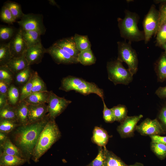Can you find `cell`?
<instances>
[{"mask_svg":"<svg viewBox=\"0 0 166 166\" xmlns=\"http://www.w3.org/2000/svg\"><path fill=\"white\" fill-rule=\"evenodd\" d=\"M10 10L16 20L21 18L24 15L21 6L18 3L11 1H7L4 4Z\"/></svg>","mask_w":166,"mask_h":166,"instance_id":"obj_33","label":"cell"},{"mask_svg":"<svg viewBox=\"0 0 166 166\" xmlns=\"http://www.w3.org/2000/svg\"><path fill=\"white\" fill-rule=\"evenodd\" d=\"M155 93L160 99L166 98V86L164 87H159L156 90Z\"/></svg>","mask_w":166,"mask_h":166,"instance_id":"obj_47","label":"cell"},{"mask_svg":"<svg viewBox=\"0 0 166 166\" xmlns=\"http://www.w3.org/2000/svg\"><path fill=\"white\" fill-rule=\"evenodd\" d=\"M129 166H144V165L141 163L136 162L132 165H129Z\"/></svg>","mask_w":166,"mask_h":166,"instance_id":"obj_51","label":"cell"},{"mask_svg":"<svg viewBox=\"0 0 166 166\" xmlns=\"http://www.w3.org/2000/svg\"><path fill=\"white\" fill-rule=\"evenodd\" d=\"M1 119L13 120L17 121L14 106L8 104L0 109V119Z\"/></svg>","mask_w":166,"mask_h":166,"instance_id":"obj_32","label":"cell"},{"mask_svg":"<svg viewBox=\"0 0 166 166\" xmlns=\"http://www.w3.org/2000/svg\"><path fill=\"white\" fill-rule=\"evenodd\" d=\"M160 24L159 11L156 9L155 6L152 4L143 22L145 44L148 43L153 36H156Z\"/></svg>","mask_w":166,"mask_h":166,"instance_id":"obj_7","label":"cell"},{"mask_svg":"<svg viewBox=\"0 0 166 166\" xmlns=\"http://www.w3.org/2000/svg\"><path fill=\"white\" fill-rule=\"evenodd\" d=\"M73 37L77 49L80 52L91 49V44L87 35L75 34Z\"/></svg>","mask_w":166,"mask_h":166,"instance_id":"obj_27","label":"cell"},{"mask_svg":"<svg viewBox=\"0 0 166 166\" xmlns=\"http://www.w3.org/2000/svg\"><path fill=\"white\" fill-rule=\"evenodd\" d=\"M14 74L24 70L30 66L25 57V53L22 56L12 58L6 65Z\"/></svg>","mask_w":166,"mask_h":166,"instance_id":"obj_17","label":"cell"},{"mask_svg":"<svg viewBox=\"0 0 166 166\" xmlns=\"http://www.w3.org/2000/svg\"><path fill=\"white\" fill-rule=\"evenodd\" d=\"M22 30L23 37L28 47L41 43V34L34 30Z\"/></svg>","mask_w":166,"mask_h":166,"instance_id":"obj_23","label":"cell"},{"mask_svg":"<svg viewBox=\"0 0 166 166\" xmlns=\"http://www.w3.org/2000/svg\"><path fill=\"white\" fill-rule=\"evenodd\" d=\"M47 91L48 90L45 83L38 75V73L36 71L34 72L32 93Z\"/></svg>","mask_w":166,"mask_h":166,"instance_id":"obj_35","label":"cell"},{"mask_svg":"<svg viewBox=\"0 0 166 166\" xmlns=\"http://www.w3.org/2000/svg\"><path fill=\"white\" fill-rule=\"evenodd\" d=\"M9 87L4 82L0 81V93L7 95Z\"/></svg>","mask_w":166,"mask_h":166,"instance_id":"obj_49","label":"cell"},{"mask_svg":"<svg viewBox=\"0 0 166 166\" xmlns=\"http://www.w3.org/2000/svg\"><path fill=\"white\" fill-rule=\"evenodd\" d=\"M14 75L6 65L0 66V81L10 86L13 80Z\"/></svg>","mask_w":166,"mask_h":166,"instance_id":"obj_38","label":"cell"},{"mask_svg":"<svg viewBox=\"0 0 166 166\" xmlns=\"http://www.w3.org/2000/svg\"><path fill=\"white\" fill-rule=\"evenodd\" d=\"M14 29L11 27L2 26L0 28V39L2 41L8 40L14 37Z\"/></svg>","mask_w":166,"mask_h":166,"instance_id":"obj_42","label":"cell"},{"mask_svg":"<svg viewBox=\"0 0 166 166\" xmlns=\"http://www.w3.org/2000/svg\"><path fill=\"white\" fill-rule=\"evenodd\" d=\"M158 117L163 126H164L166 129V104L162 108Z\"/></svg>","mask_w":166,"mask_h":166,"instance_id":"obj_45","label":"cell"},{"mask_svg":"<svg viewBox=\"0 0 166 166\" xmlns=\"http://www.w3.org/2000/svg\"><path fill=\"white\" fill-rule=\"evenodd\" d=\"M79 63L85 65H90L95 64L96 59L91 49L80 52L77 57Z\"/></svg>","mask_w":166,"mask_h":166,"instance_id":"obj_25","label":"cell"},{"mask_svg":"<svg viewBox=\"0 0 166 166\" xmlns=\"http://www.w3.org/2000/svg\"><path fill=\"white\" fill-rule=\"evenodd\" d=\"M159 12L160 14V25L166 22V1L162 2L160 6Z\"/></svg>","mask_w":166,"mask_h":166,"instance_id":"obj_44","label":"cell"},{"mask_svg":"<svg viewBox=\"0 0 166 166\" xmlns=\"http://www.w3.org/2000/svg\"><path fill=\"white\" fill-rule=\"evenodd\" d=\"M48 114L38 122L17 127L13 133V140L27 161L29 162L40 135L49 119Z\"/></svg>","mask_w":166,"mask_h":166,"instance_id":"obj_1","label":"cell"},{"mask_svg":"<svg viewBox=\"0 0 166 166\" xmlns=\"http://www.w3.org/2000/svg\"><path fill=\"white\" fill-rule=\"evenodd\" d=\"M136 130L142 135L149 136L165 132L163 126L156 119L146 118L140 124L137 125Z\"/></svg>","mask_w":166,"mask_h":166,"instance_id":"obj_10","label":"cell"},{"mask_svg":"<svg viewBox=\"0 0 166 166\" xmlns=\"http://www.w3.org/2000/svg\"><path fill=\"white\" fill-rule=\"evenodd\" d=\"M14 106L17 121L20 126L28 124V104L24 100Z\"/></svg>","mask_w":166,"mask_h":166,"instance_id":"obj_18","label":"cell"},{"mask_svg":"<svg viewBox=\"0 0 166 166\" xmlns=\"http://www.w3.org/2000/svg\"><path fill=\"white\" fill-rule=\"evenodd\" d=\"M111 109L113 113L115 121L121 122L127 116L128 110L124 105H118Z\"/></svg>","mask_w":166,"mask_h":166,"instance_id":"obj_34","label":"cell"},{"mask_svg":"<svg viewBox=\"0 0 166 166\" xmlns=\"http://www.w3.org/2000/svg\"><path fill=\"white\" fill-rule=\"evenodd\" d=\"M28 124L34 123L43 119L48 113L46 104L38 105L28 104Z\"/></svg>","mask_w":166,"mask_h":166,"instance_id":"obj_14","label":"cell"},{"mask_svg":"<svg viewBox=\"0 0 166 166\" xmlns=\"http://www.w3.org/2000/svg\"><path fill=\"white\" fill-rule=\"evenodd\" d=\"M49 1L50 4H52L53 5H56V3L53 0H50Z\"/></svg>","mask_w":166,"mask_h":166,"instance_id":"obj_53","label":"cell"},{"mask_svg":"<svg viewBox=\"0 0 166 166\" xmlns=\"http://www.w3.org/2000/svg\"><path fill=\"white\" fill-rule=\"evenodd\" d=\"M59 89L65 92L74 90L83 95L94 93L104 101L103 90L95 83L87 81L83 79L72 76L62 78Z\"/></svg>","mask_w":166,"mask_h":166,"instance_id":"obj_4","label":"cell"},{"mask_svg":"<svg viewBox=\"0 0 166 166\" xmlns=\"http://www.w3.org/2000/svg\"><path fill=\"white\" fill-rule=\"evenodd\" d=\"M104 105L103 111V118L107 123H112L115 121L113 113L111 109H109L106 106L104 101H102Z\"/></svg>","mask_w":166,"mask_h":166,"instance_id":"obj_43","label":"cell"},{"mask_svg":"<svg viewBox=\"0 0 166 166\" xmlns=\"http://www.w3.org/2000/svg\"><path fill=\"white\" fill-rule=\"evenodd\" d=\"M9 42L12 58L22 56L28 48L23 37L22 30L20 28Z\"/></svg>","mask_w":166,"mask_h":166,"instance_id":"obj_13","label":"cell"},{"mask_svg":"<svg viewBox=\"0 0 166 166\" xmlns=\"http://www.w3.org/2000/svg\"><path fill=\"white\" fill-rule=\"evenodd\" d=\"M8 104L7 95L0 93V109Z\"/></svg>","mask_w":166,"mask_h":166,"instance_id":"obj_48","label":"cell"},{"mask_svg":"<svg viewBox=\"0 0 166 166\" xmlns=\"http://www.w3.org/2000/svg\"><path fill=\"white\" fill-rule=\"evenodd\" d=\"M55 120L50 118L40 135L31 158L35 162L38 161L61 136Z\"/></svg>","mask_w":166,"mask_h":166,"instance_id":"obj_2","label":"cell"},{"mask_svg":"<svg viewBox=\"0 0 166 166\" xmlns=\"http://www.w3.org/2000/svg\"><path fill=\"white\" fill-rule=\"evenodd\" d=\"M143 117V115L141 114L127 116L117 128V131L121 136L122 138L132 136L136 130L137 124Z\"/></svg>","mask_w":166,"mask_h":166,"instance_id":"obj_12","label":"cell"},{"mask_svg":"<svg viewBox=\"0 0 166 166\" xmlns=\"http://www.w3.org/2000/svg\"><path fill=\"white\" fill-rule=\"evenodd\" d=\"M8 134L0 132V145H2L6 141L8 137Z\"/></svg>","mask_w":166,"mask_h":166,"instance_id":"obj_50","label":"cell"},{"mask_svg":"<svg viewBox=\"0 0 166 166\" xmlns=\"http://www.w3.org/2000/svg\"><path fill=\"white\" fill-rule=\"evenodd\" d=\"M17 22L22 30L36 31L41 35L45 33L46 29L43 22V16L42 14H24Z\"/></svg>","mask_w":166,"mask_h":166,"instance_id":"obj_8","label":"cell"},{"mask_svg":"<svg viewBox=\"0 0 166 166\" xmlns=\"http://www.w3.org/2000/svg\"><path fill=\"white\" fill-rule=\"evenodd\" d=\"M46 49L41 43L28 47L25 52V57L30 66L41 62Z\"/></svg>","mask_w":166,"mask_h":166,"instance_id":"obj_15","label":"cell"},{"mask_svg":"<svg viewBox=\"0 0 166 166\" xmlns=\"http://www.w3.org/2000/svg\"><path fill=\"white\" fill-rule=\"evenodd\" d=\"M12 58L9 42L0 45V66L6 65Z\"/></svg>","mask_w":166,"mask_h":166,"instance_id":"obj_28","label":"cell"},{"mask_svg":"<svg viewBox=\"0 0 166 166\" xmlns=\"http://www.w3.org/2000/svg\"><path fill=\"white\" fill-rule=\"evenodd\" d=\"M20 126L17 121L6 119H0V132L6 133L15 130Z\"/></svg>","mask_w":166,"mask_h":166,"instance_id":"obj_29","label":"cell"},{"mask_svg":"<svg viewBox=\"0 0 166 166\" xmlns=\"http://www.w3.org/2000/svg\"><path fill=\"white\" fill-rule=\"evenodd\" d=\"M105 147H99L97 156L87 166H104L105 159Z\"/></svg>","mask_w":166,"mask_h":166,"instance_id":"obj_40","label":"cell"},{"mask_svg":"<svg viewBox=\"0 0 166 166\" xmlns=\"http://www.w3.org/2000/svg\"><path fill=\"white\" fill-rule=\"evenodd\" d=\"M123 18L117 19L121 36L128 42H138L145 40L143 31L139 30L137 24L140 19L138 15L128 10L125 11Z\"/></svg>","mask_w":166,"mask_h":166,"instance_id":"obj_3","label":"cell"},{"mask_svg":"<svg viewBox=\"0 0 166 166\" xmlns=\"http://www.w3.org/2000/svg\"><path fill=\"white\" fill-rule=\"evenodd\" d=\"M54 44L77 59L80 52L77 49L73 36L59 40Z\"/></svg>","mask_w":166,"mask_h":166,"instance_id":"obj_16","label":"cell"},{"mask_svg":"<svg viewBox=\"0 0 166 166\" xmlns=\"http://www.w3.org/2000/svg\"><path fill=\"white\" fill-rule=\"evenodd\" d=\"M118 57L117 60L125 62L128 69L133 75L138 71V61L136 50L132 47L131 42L126 41L118 42Z\"/></svg>","mask_w":166,"mask_h":166,"instance_id":"obj_6","label":"cell"},{"mask_svg":"<svg viewBox=\"0 0 166 166\" xmlns=\"http://www.w3.org/2000/svg\"><path fill=\"white\" fill-rule=\"evenodd\" d=\"M46 53L50 55L57 64H71L79 63L77 59L54 43L46 49Z\"/></svg>","mask_w":166,"mask_h":166,"instance_id":"obj_11","label":"cell"},{"mask_svg":"<svg viewBox=\"0 0 166 166\" xmlns=\"http://www.w3.org/2000/svg\"><path fill=\"white\" fill-rule=\"evenodd\" d=\"M0 17L2 21L8 24H12L16 20L9 9L4 5L1 8Z\"/></svg>","mask_w":166,"mask_h":166,"instance_id":"obj_41","label":"cell"},{"mask_svg":"<svg viewBox=\"0 0 166 166\" xmlns=\"http://www.w3.org/2000/svg\"><path fill=\"white\" fill-rule=\"evenodd\" d=\"M154 70L157 81L163 82L166 79V52L162 53L155 64Z\"/></svg>","mask_w":166,"mask_h":166,"instance_id":"obj_19","label":"cell"},{"mask_svg":"<svg viewBox=\"0 0 166 166\" xmlns=\"http://www.w3.org/2000/svg\"><path fill=\"white\" fill-rule=\"evenodd\" d=\"M107 69L109 80L115 85H128L133 80V75L125 69L121 61L116 60L107 62Z\"/></svg>","mask_w":166,"mask_h":166,"instance_id":"obj_5","label":"cell"},{"mask_svg":"<svg viewBox=\"0 0 166 166\" xmlns=\"http://www.w3.org/2000/svg\"><path fill=\"white\" fill-rule=\"evenodd\" d=\"M150 146L152 151L159 159L163 160L166 157V145L151 142Z\"/></svg>","mask_w":166,"mask_h":166,"instance_id":"obj_37","label":"cell"},{"mask_svg":"<svg viewBox=\"0 0 166 166\" xmlns=\"http://www.w3.org/2000/svg\"><path fill=\"white\" fill-rule=\"evenodd\" d=\"M72 102L64 97H60L55 94L52 91H49L48 102V113L50 118L55 119Z\"/></svg>","mask_w":166,"mask_h":166,"instance_id":"obj_9","label":"cell"},{"mask_svg":"<svg viewBox=\"0 0 166 166\" xmlns=\"http://www.w3.org/2000/svg\"><path fill=\"white\" fill-rule=\"evenodd\" d=\"M34 72L33 71L28 81L22 87L20 92L19 102L24 101L32 93L34 79Z\"/></svg>","mask_w":166,"mask_h":166,"instance_id":"obj_31","label":"cell"},{"mask_svg":"<svg viewBox=\"0 0 166 166\" xmlns=\"http://www.w3.org/2000/svg\"><path fill=\"white\" fill-rule=\"evenodd\" d=\"M156 36V46L160 47L166 42V22L160 25Z\"/></svg>","mask_w":166,"mask_h":166,"instance_id":"obj_39","label":"cell"},{"mask_svg":"<svg viewBox=\"0 0 166 166\" xmlns=\"http://www.w3.org/2000/svg\"><path fill=\"white\" fill-rule=\"evenodd\" d=\"M20 93L18 89L13 84L9 87L7 94L8 103L15 106L19 102Z\"/></svg>","mask_w":166,"mask_h":166,"instance_id":"obj_30","label":"cell"},{"mask_svg":"<svg viewBox=\"0 0 166 166\" xmlns=\"http://www.w3.org/2000/svg\"><path fill=\"white\" fill-rule=\"evenodd\" d=\"M152 142L160 143L166 145V136H162L159 135H154L149 136Z\"/></svg>","mask_w":166,"mask_h":166,"instance_id":"obj_46","label":"cell"},{"mask_svg":"<svg viewBox=\"0 0 166 166\" xmlns=\"http://www.w3.org/2000/svg\"><path fill=\"white\" fill-rule=\"evenodd\" d=\"M109 136L106 130L98 127H95L92 137L93 142L99 147H105Z\"/></svg>","mask_w":166,"mask_h":166,"instance_id":"obj_20","label":"cell"},{"mask_svg":"<svg viewBox=\"0 0 166 166\" xmlns=\"http://www.w3.org/2000/svg\"><path fill=\"white\" fill-rule=\"evenodd\" d=\"M49 91L35 92L32 93L24 100L28 104L38 105L47 103Z\"/></svg>","mask_w":166,"mask_h":166,"instance_id":"obj_21","label":"cell"},{"mask_svg":"<svg viewBox=\"0 0 166 166\" xmlns=\"http://www.w3.org/2000/svg\"><path fill=\"white\" fill-rule=\"evenodd\" d=\"M26 160L21 157L0 153V166H19Z\"/></svg>","mask_w":166,"mask_h":166,"instance_id":"obj_24","label":"cell"},{"mask_svg":"<svg viewBox=\"0 0 166 166\" xmlns=\"http://www.w3.org/2000/svg\"><path fill=\"white\" fill-rule=\"evenodd\" d=\"M160 47L164 50L165 52H166V42L163 44Z\"/></svg>","mask_w":166,"mask_h":166,"instance_id":"obj_52","label":"cell"},{"mask_svg":"<svg viewBox=\"0 0 166 166\" xmlns=\"http://www.w3.org/2000/svg\"><path fill=\"white\" fill-rule=\"evenodd\" d=\"M105 159L104 166H129L112 152L105 148Z\"/></svg>","mask_w":166,"mask_h":166,"instance_id":"obj_26","label":"cell"},{"mask_svg":"<svg viewBox=\"0 0 166 166\" xmlns=\"http://www.w3.org/2000/svg\"><path fill=\"white\" fill-rule=\"evenodd\" d=\"M0 153L17 156L25 159L20 149L11 142L9 137L5 143L0 146Z\"/></svg>","mask_w":166,"mask_h":166,"instance_id":"obj_22","label":"cell"},{"mask_svg":"<svg viewBox=\"0 0 166 166\" xmlns=\"http://www.w3.org/2000/svg\"><path fill=\"white\" fill-rule=\"evenodd\" d=\"M32 72L29 66L16 74L15 80L16 83L23 86L30 79Z\"/></svg>","mask_w":166,"mask_h":166,"instance_id":"obj_36","label":"cell"}]
</instances>
